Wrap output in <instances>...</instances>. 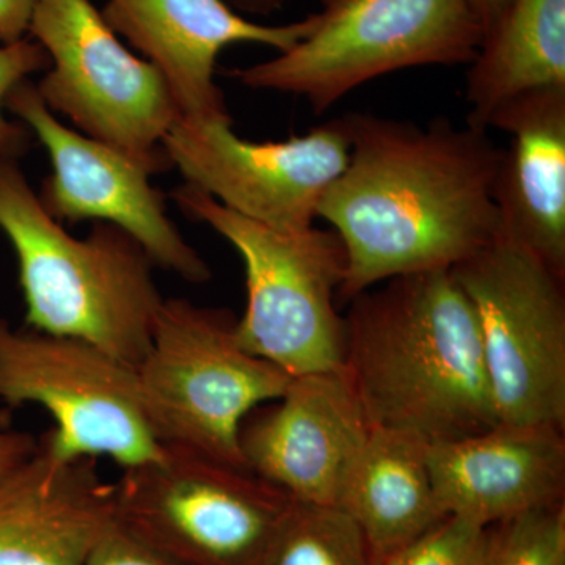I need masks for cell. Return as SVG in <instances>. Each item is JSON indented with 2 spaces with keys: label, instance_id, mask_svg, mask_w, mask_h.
Returning a JSON list of instances; mask_svg holds the SVG:
<instances>
[{
  "label": "cell",
  "instance_id": "6da1fadb",
  "mask_svg": "<svg viewBox=\"0 0 565 565\" xmlns=\"http://www.w3.org/2000/svg\"><path fill=\"white\" fill-rule=\"evenodd\" d=\"M343 120L348 163L318 206L344 245L341 300L403 275L452 270L503 234L504 150L487 131L362 111Z\"/></svg>",
  "mask_w": 565,
  "mask_h": 565
},
{
  "label": "cell",
  "instance_id": "7a4b0ae2",
  "mask_svg": "<svg viewBox=\"0 0 565 565\" xmlns=\"http://www.w3.org/2000/svg\"><path fill=\"white\" fill-rule=\"evenodd\" d=\"M348 303L343 373L371 427L441 444L500 423L473 307L451 270L392 278Z\"/></svg>",
  "mask_w": 565,
  "mask_h": 565
},
{
  "label": "cell",
  "instance_id": "3957f363",
  "mask_svg": "<svg viewBox=\"0 0 565 565\" xmlns=\"http://www.w3.org/2000/svg\"><path fill=\"white\" fill-rule=\"evenodd\" d=\"M0 230L20 264L29 329L84 341L136 371L163 302L143 247L106 222H95L84 239L71 236L6 156Z\"/></svg>",
  "mask_w": 565,
  "mask_h": 565
},
{
  "label": "cell",
  "instance_id": "277c9868",
  "mask_svg": "<svg viewBox=\"0 0 565 565\" xmlns=\"http://www.w3.org/2000/svg\"><path fill=\"white\" fill-rule=\"evenodd\" d=\"M182 214L206 223L239 253L247 308L236 322L241 348L291 377L343 371L344 316L337 296L345 250L334 232L281 233L245 218L195 185H178Z\"/></svg>",
  "mask_w": 565,
  "mask_h": 565
},
{
  "label": "cell",
  "instance_id": "5b68a950",
  "mask_svg": "<svg viewBox=\"0 0 565 565\" xmlns=\"http://www.w3.org/2000/svg\"><path fill=\"white\" fill-rule=\"evenodd\" d=\"M316 28L273 61L230 71L253 90L302 96L323 114L394 71L471 63L484 29L470 0H321Z\"/></svg>",
  "mask_w": 565,
  "mask_h": 565
},
{
  "label": "cell",
  "instance_id": "8992f818",
  "mask_svg": "<svg viewBox=\"0 0 565 565\" xmlns=\"http://www.w3.org/2000/svg\"><path fill=\"white\" fill-rule=\"evenodd\" d=\"M236 322L222 308L163 300L136 375L145 414L163 446L247 467L241 427L258 405L281 397L292 377L244 351Z\"/></svg>",
  "mask_w": 565,
  "mask_h": 565
},
{
  "label": "cell",
  "instance_id": "52a82bcc",
  "mask_svg": "<svg viewBox=\"0 0 565 565\" xmlns=\"http://www.w3.org/2000/svg\"><path fill=\"white\" fill-rule=\"evenodd\" d=\"M29 33L51 58L35 85L47 109L150 177L173 169L163 139L181 115L169 85L122 46L90 0H39Z\"/></svg>",
  "mask_w": 565,
  "mask_h": 565
},
{
  "label": "cell",
  "instance_id": "ba28073f",
  "mask_svg": "<svg viewBox=\"0 0 565 565\" xmlns=\"http://www.w3.org/2000/svg\"><path fill=\"white\" fill-rule=\"evenodd\" d=\"M289 503L250 468L170 446L115 484L118 522L182 565H258Z\"/></svg>",
  "mask_w": 565,
  "mask_h": 565
},
{
  "label": "cell",
  "instance_id": "9c48e42d",
  "mask_svg": "<svg viewBox=\"0 0 565 565\" xmlns=\"http://www.w3.org/2000/svg\"><path fill=\"white\" fill-rule=\"evenodd\" d=\"M451 274L473 307L500 423L565 429V278L504 233Z\"/></svg>",
  "mask_w": 565,
  "mask_h": 565
},
{
  "label": "cell",
  "instance_id": "30bf717a",
  "mask_svg": "<svg viewBox=\"0 0 565 565\" xmlns=\"http://www.w3.org/2000/svg\"><path fill=\"white\" fill-rule=\"evenodd\" d=\"M0 399L39 404L55 419L44 434L66 459L110 457L122 468L162 459L145 414L136 371L95 345L0 319Z\"/></svg>",
  "mask_w": 565,
  "mask_h": 565
},
{
  "label": "cell",
  "instance_id": "8fae6325",
  "mask_svg": "<svg viewBox=\"0 0 565 565\" xmlns=\"http://www.w3.org/2000/svg\"><path fill=\"white\" fill-rule=\"evenodd\" d=\"M163 150L188 184L245 218L281 233L313 228L323 192L348 163L343 117L303 136L252 141L233 131L232 118H180Z\"/></svg>",
  "mask_w": 565,
  "mask_h": 565
},
{
  "label": "cell",
  "instance_id": "7c38bea8",
  "mask_svg": "<svg viewBox=\"0 0 565 565\" xmlns=\"http://www.w3.org/2000/svg\"><path fill=\"white\" fill-rule=\"evenodd\" d=\"M6 109L50 154L52 173L39 199L52 218L111 223L132 236L154 266L191 282L211 280L210 266L185 243L167 212L166 195L151 185L150 174L141 167L58 121L29 79L11 88Z\"/></svg>",
  "mask_w": 565,
  "mask_h": 565
},
{
  "label": "cell",
  "instance_id": "4fadbf2b",
  "mask_svg": "<svg viewBox=\"0 0 565 565\" xmlns=\"http://www.w3.org/2000/svg\"><path fill=\"white\" fill-rule=\"evenodd\" d=\"M278 404L244 422L245 465L302 503L338 505L370 423L343 371L292 377Z\"/></svg>",
  "mask_w": 565,
  "mask_h": 565
},
{
  "label": "cell",
  "instance_id": "5bb4252c",
  "mask_svg": "<svg viewBox=\"0 0 565 565\" xmlns=\"http://www.w3.org/2000/svg\"><path fill=\"white\" fill-rule=\"evenodd\" d=\"M102 14L159 70L184 120L232 118L214 79L226 46L258 43L285 52L316 28V13L291 24H256L225 0H107Z\"/></svg>",
  "mask_w": 565,
  "mask_h": 565
},
{
  "label": "cell",
  "instance_id": "9a60e30c",
  "mask_svg": "<svg viewBox=\"0 0 565 565\" xmlns=\"http://www.w3.org/2000/svg\"><path fill=\"white\" fill-rule=\"evenodd\" d=\"M552 424H494L484 433L430 444V478L446 516L492 527L564 503L565 434Z\"/></svg>",
  "mask_w": 565,
  "mask_h": 565
},
{
  "label": "cell",
  "instance_id": "2e32d148",
  "mask_svg": "<svg viewBox=\"0 0 565 565\" xmlns=\"http://www.w3.org/2000/svg\"><path fill=\"white\" fill-rule=\"evenodd\" d=\"M115 486L95 457L36 451L0 476V565H87L115 522Z\"/></svg>",
  "mask_w": 565,
  "mask_h": 565
},
{
  "label": "cell",
  "instance_id": "e0dca14e",
  "mask_svg": "<svg viewBox=\"0 0 565 565\" xmlns=\"http://www.w3.org/2000/svg\"><path fill=\"white\" fill-rule=\"evenodd\" d=\"M490 128L511 137L497 182L503 233L565 278V87L511 99Z\"/></svg>",
  "mask_w": 565,
  "mask_h": 565
},
{
  "label": "cell",
  "instance_id": "ac0fdd59",
  "mask_svg": "<svg viewBox=\"0 0 565 565\" xmlns=\"http://www.w3.org/2000/svg\"><path fill=\"white\" fill-rule=\"evenodd\" d=\"M429 445L414 434L371 427L353 460L338 508L362 530L374 565L446 516L434 492Z\"/></svg>",
  "mask_w": 565,
  "mask_h": 565
},
{
  "label": "cell",
  "instance_id": "d6986e66",
  "mask_svg": "<svg viewBox=\"0 0 565 565\" xmlns=\"http://www.w3.org/2000/svg\"><path fill=\"white\" fill-rule=\"evenodd\" d=\"M470 65L467 125L479 131L511 99L565 87V0H511Z\"/></svg>",
  "mask_w": 565,
  "mask_h": 565
},
{
  "label": "cell",
  "instance_id": "ffe728a7",
  "mask_svg": "<svg viewBox=\"0 0 565 565\" xmlns=\"http://www.w3.org/2000/svg\"><path fill=\"white\" fill-rule=\"evenodd\" d=\"M258 565H374L359 525L338 505L291 500Z\"/></svg>",
  "mask_w": 565,
  "mask_h": 565
},
{
  "label": "cell",
  "instance_id": "44dd1931",
  "mask_svg": "<svg viewBox=\"0 0 565 565\" xmlns=\"http://www.w3.org/2000/svg\"><path fill=\"white\" fill-rule=\"evenodd\" d=\"M484 565H565V503L492 526Z\"/></svg>",
  "mask_w": 565,
  "mask_h": 565
},
{
  "label": "cell",
  "instance_id": "7402d4cb",
  "mask_svg": "<svg viewBox=\"0 0 565 565\" xmlns=\"http://www.w3.org/2000/svg\"><path fill=\"white\" fill-rule=\"evenodd\" d=\"M490 530L445 516L404 548L375 565H484L489 552Z\"/></svg>",
  "mask_w": 565,
  "mask_h": 565
},
{
  "label": "cell",
  "instance_id": "603a6c76",
  "mask_svg": "<svg viewBox=\"0 0 565 565\" xmlns=\"http://www.w3.org/2000/svg\"><path fill=\"white\" fill-rule=\"evenodd\" d=\"M50 55L35 40L0 43V156L18 161L31 151L32 132L22 122L11 121L3 115L6 98L29 74L50 70Z\"/></svg>",
  "mask_w": 565,
  "mask_h": 565
},
{
  "label": "cell",
  "instance_id": "cb8c5ba5",
  "mask_svg": "<svg viewBox=\"0 0 565 565\" xmlns=\"http://www.w3.org/2000/svg\"><path fill=\"white\" fill-rule=\"evenodd\" d=\"M87 565H182L137 537L117 519L92 550Z\"/></svg>",
  "mask_w": 565,
  "mask_h": 565
},
{
  "label": "cell",
  "instance_id": "d4e9b609",
  "mask_svg": "<svg viewBox=\"0 0 565 565\" xmlns=\"http://www.w3.org/2000/svg\"><path fill=\"white\" fill-rule=\"evenodd\" d=\"M39 0H0V43L25 39Z\"/></svg>",
  "mask_w": 565,
  "mask_h": 565
},
{
  "label": "cell",
  "instance_id": "484cf974",
  "mask_svg": "<svg viewBox=\"0 0 565 565\" xmlns=\"http://www.w3.org/2000/svg\"><path fill=\"white\" fill-rule=\"evenodd\" d=\"M39 441L31 434L0 430V476L36 451Z\"/></svg>",
  "mask_w": 565,
  "mask_h": 565
},
{
  "label": "cell",
  "instance_id": "4316f807",
  "mask_svg": "<svg viewBox=\"0 0 565 565\" xmlns=\"http://www.w3.org/2000/svg\"><path fill=\"white\" fill-rule=\"evenodd\" d=\"M511 0H470L471 9L481 21L484 36L492 31L494 24L500 21L501 14L508 9Z\"/></svg>",
  "mask_w": 565,
  "mask_h": 565
},
{
  "label": "cell",
  "instance_id": "83f0119b",
  "mask_svg": "<svg viewBox=\"0 0 565 565\" xmlns=\"http://www.w3.org/2000/svg\"><path fill=\"white\" fill-rule=\"evenodd\" d=\"M233 10L243 13L269 17L285 6L286 0H225Z\"/></svg>",
  "mask_w": 565,
  "mask_h": 565
}]
</instances>
